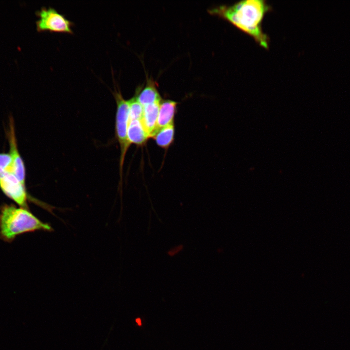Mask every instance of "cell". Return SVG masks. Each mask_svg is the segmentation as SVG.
<instances>
[{"label": "cell", "mask_w": 350, "mask_h": 350, "mask_svg": "<svg viewBox=\"0 0 350 350\" xmlns=\"http://www.w3.org/2000/svg\"><path fill=\"white\" fill-rule=\"evenodd\" d=\"M271 9L264 0H244L214 8L210 12L226 19L252 37L261 47L268 49L269 38L262 30V23Z\"/></svg>", "instance_id": "obj_1"}, {"label": "cell", "mask_w": 350, "mask_h": 350, "mask_svg": "<svg viewBox=\"0 0 350 350\" xmlns=\"http://www.w3.org/2000/svg\"><path fill=\"white\" fill-rule=\"evenodd\" d=\"M52 230L49 225L40 221L28 209L13 204H4L0 207V237L5 242H12L24 233Z\"/></svg>", "instance_id": "obj_2"}, {"label": "cell", "mask_w": 350, "mask_h": 350, "mask_svg": "<svg viewBox=\"0 0 350 350\" xmlns=\"http://www.w3.org/2000/svg\"><path fill=\"white\" fill-rule=\"evenodd\" d=\"M117 104L115 128L116 136L121 148V168L125 154L130 146L127 138V128L129 122V103L125 100L120 90L115 88L113 92Z\"/></svg>", "instance_id": "obj_3"}, {"label": "cell", "mask_w": 350, "mask_h": 350, "mask_svg": "<svg viewBox=\"0 0 350 350\" xmlns=\"http://www.w3.org/2000/svg\"><path fill=\"white\" fill-rule=\"evenodd\" d=\"M36 14L39 17L36 21L38 31L73 33V23L55 9L42 7Z\"/></svg>", "instance_id": "obj_4"}, {"label": "cell", "mask_w": 350, "mask_h": 350, "mask_svg": "<svg viewBox=\"0 0 350 350\" xmlns=\"http://www.w3.org/2000/svg\"><path fill=\"white\" fill-rule=\"evenodd\" d=\"M0 188L20 207L28 209V195L25 185L12 173L0 168Z\"/></svg>", "instance_id": "obj_5"}, {"label": "cell", "mask_w": 350, "mask_h": 350, "mask_svg": "<svg viewBox=\"0 0 350 350\" xmlns=\"http://www.w3.org/2000/svg\"><path fill=\"white\" fill-rule=\"evenodd\" d=\"M10 147L9 154L12 159L13 174L24 185L25 182V168L18 151L14 120L10 117L9 129L7 132Z\"/></svg>", "instance_id": "obj_6"}, {"label": "cell", "mask_w": 350, "mask_h": 350, "mask_svg": "<svg viewBox=\"0 0 350 350\" xmlns=\"http://www.w3.org/2000/svg\"><path fill=\"white\" fill-rule=\"evenodd\" d=\"M176 105V102L169 100L160 102L155 132L160 128L174 124Z\"/></svg>", "instance_id": "obj_7"}, {"label": "cell", "mask_w": 350, "mask_h": 350, "mask_svg": "<svg viewBox=\"0 0 350 350\" xmlns=\"http://www.w3.org/2000/svg\"><path fill=\"white\" fill-rule=\"evenodd\" d=\"M160 104V102L155 103L143 106L141 121L150 137L156 130Z\"/></svg>", "instance_id": "obj_8"}, {"label": "cell", "mask_w": 350, "mask_h": 350, "mask_svg": "<svg viewBox=\"0 0 350 350\" xmlns=\"http://www.w3.org/2000/svg\"><path fill=\"white\" fill-rule=\"evenodd\" d=\"M149 137H150L144 128L141 120L129 121L127 128V138L130 144H143Z\"/></svg>", "instance_id": "obj_9"}, {"label": "cell", "mask_w": 350, "mask_h": 350, "mask_svg": "<svg viewBox=\"0 0 350 350\" xmlns=\"http://www.w3.org/2000/svg\"><path fill=\"white\" fill-rule=\"evenodd\" d=\"M139 102L143 106L161 102L160 95L153 81H148L139 94H136Z\"/></svg>", "instance_id": "obj_10"}, {"label": "cell", "mask_w": 350, "mask_h": 350, "mask_svg": "<svg viewBox=\"0 0 350 350\" xmlns=\"http://www.w3.org/2000/svg\"><path fill=\"white\" fill-rule=\"evenodd\" d=\"M175 128L174 124H172L158 129L152 137L159 146L167 148L173 142Z\"/></svg>", "instance_id": "obj_11"}, {"label": "cell", "mask_w": 350, "mask_h": 350, "mask_svg": "<svg viewBox=\"0 0 350 350\" xmlns=\"http://www.w3.org/2000/svg\"><path fill=\"white\" fill-rule=\"evenodd\" d=\"M129 121L141 120L143 113V106L139 102L136 95L129 100Z\"/></svg>", "instance_id": "obj_12"}, {"label": "cell", "mask_w": 350, "mask_h": 350, "mask_svg": "<svg viewBox=\"0 0 350 350\" xmlns=\"http://www.w3.org/2000/svg\"><path fill=\"white\" fill-rule=\"evenodd\" d=\"M0 168L13 174L12 159L9 153H0Z\"/></svg>", "instance_id": "obj_13"}, {"label": "cell", "mask_w": 350, "mask_h": 350, "mask_svg": "<svg viewBox=\"0 0 350 350\" xmlns=\"http://www.w3.org/2000/svg\"><path fill=\"white\" fill-rule=\"evenodd\" d=\"M183 249V245H179L175 246L172 248H171L168 252L167 254L169 255L170 256L173 257L177 254H178L179 252L181 251Z\"/></svg>", "instance_id": "obj_14"}, {"label": "cell", "mask_w": 350, "mask_h": 350, "mask_svg": "<svg viewBox=\"0 0 350 350\" xmlns=\"http://www.w3.org/2000/svg\"><path fill=\"white\" fill-rule=\"evenodd\" d=\"M136 322L139 325H141V320L140 318H137L136 319Z\"/></svg>", "instance_id": "obj_15"}]
</instances>
